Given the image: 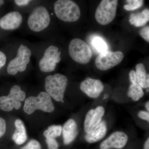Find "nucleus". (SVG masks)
Returning a JSON list of instances; mask_svg holds the SVG:
<instances>
[{
	"instance_id": "obj_1",
	"label": "nucleus",
	"mask_w": 149,
	"mask_h": 149,
	"mask_svg": "<svg viewBox=\"0 0 149 149\" xmlns=\"http://www.w3.org/2000/svg\"><path fill=\"white\" fill-rule=\"evenodd\" d=\"M68 82L67 77L63 74L56 73L48 75L45 83L46 93L56 101L63 102Z\"/></svg>"
},
{
	"instance_id": "obj_2",
	"label": "nucleus",
	"mask_w": 149,
	"mask_h": 149,
	"mask_svg": "<svg viewBox=\"0 0 149 149\" xmlns=\"http://www.w3.org/2000/svg\"><path fill=\"white\" fill-rule=\"evenodd\" d=\"M54 10L58 18L65 22H74L80 18V8L73 1L58 0L55 3Z\"/></svg>"
},
{
	"instance_id": "obj_3",
	"label": "nucleus",
	"mask_w": 149,
	"mask_h": 149,
	"mask_svg": "<svg viewBox=\"0 0 149 149\" xmlns=\"http://www.w3.org/2000/svg\"><path fill=\"white\" fill-rule=\"evenodd\" d=\"M24 111L27 114H31L36 110L52 113L55 107L50 96L45 92H42L37 97L31 96L26 99L24 102Z\"/></svg>"
},
{
	"instance_id": "obj_4",
	"label": "nucleus",
	"mask_w": 149,
	"mask_h": 149,
	"mask_svg": "<svg viewBox=\"0 0 149 149\" xmlns=\"http://www.w3.org/2000/svg\"><path fill=\"white\" fill-rule=\"evenodd\" d=\"M68 52L70 57L80 64H87L93 56L92 51L88 44L83 40L75 38L70 43Z\"/></svg>"
},
{
	"instance_id": "obj_5",
	"label": "nucleus",
	"mask_w": 149,
	"mask_h": 149,
	"mask_svg": "<svg viewBox=\"0 0 149 149\" xmlns=\"http://www.w3.org/2000/svg\"><path fill=\"white\" fill-rule=\"evenodd\" d=\"M25 98L26 94L20 86L13 85L8 95L0 97V109L5 111H11L14 108L18 110L21 107V102L24 101Z\"/></svg>"
},
{
	"instance_id": "obj_6",
	"label": "nucleus",
	"mask_w": 149,
	"mask_h": 149,
	"mask_svg": "<svg viewBox=\"0 0 149 149\" xmlns=\"http://www.w3.org/2000/svg\"><path fill=\"white\" fill-rule=\"evenodd\" d=\"M118 1L102 0L99 4L95 13L98 23L102 25L109 24L116 15Z\"/></svg>"
},
{
	"instance_id": "obj_7",
	"label": "nucleus",
	"mask_w": 149,
	"mask_h": 149,
	"mask_svg": "<svg viewBox=\"0 0 149 149\" xmlns=\"http://www.w3.org/2000/svg\"><path fill=\"white\" fill-rule=\"evenodd\" d=\"M50 22V16L47 10L43 6L35 8L27 20L29 28L32 31L39 32L45 29Z\"/></svg>"
},
{
	"instance_id": "obj_8",
	"label": "nucleus",
	"mask_w": 149,
	"mask_h": 149,
	"mask_svg": "<svg viewBox=\"0 0 149 149\" xmlns=\"http://www.w3.org/2000/svg\"><path fill=\"white\" fill-rule=\"evenodd\" d=\"M31 51L27 46L20 45L15 58L10 62L7 67V72L11 75H15L18 72H23L30 62Z\"/></svg>"
},
{
	"instance_id": "obj_9",
	"label": "nucleus",
	"mask_w": 149,
	"mask_h": 149,
	"mask_svg": "<svg viewBox=\"0 0 149 149\" xmlns=\"http://www.w3.org/2000/svg\"><path fill=\"white\" fill-rule=\"evenodd\" d=\"M124 54L120 51H107L100 53L96 58L95 64L100 70L105 71L116 66L122 61Z\"/></svg>"
},
{
	"instance_id": "obj_10",
	"label": "nucleus",
	"mask_w": 149,
	"mask_h": 149,
	"mask_svg": "<svg viewBox=\"0 0 149 149\" xmlns=\"http://www.w3.org/2000/svg\"><path fill=\"white\" fill-rule=\"evenodd\" d=\"M61 52L55 46H49L45 51L44 56L39 62L40 70L43 72L53 71L56 64L61 60Z\"/></svg>"
},
{
	"instance_id": "obj_11",
	"label": "nucleus",
	"mask_w": 149,
	"mask_h": 149,
	"mask_svg": "<svg viewBox=\"0 0 149 149\" xmlns=\"http://www.w3.org/2000/svg\"><path fill=\"white\" fill-rule=\"evenodd\" d=\"M80 89L88 97L96 99L102 93L104 85L101 80L87 77L81 83Z\"/></svg>"
},
{
	"instance_id": "obj_12",
	"label": "nucleus",
	"mask_w": 149,
	"mask_h": 149,
	"mask_svg": "<svg viewBox=\"0 0 149 149\" xmlns=\"http://www.w3.org/2000/svg\"><path fill=\"white\" fill-rule=\"evenodd\" d=\"M127 134L122 131L112 133L100 145V149H120L125 146L128 141Z\"/></svg>"
},
{
	"instance_id": "obj_13",
	"label": "nucleus",
	"mask_w": 149,
	"mask_h": 149,
	"mask_svg": "<svg viewBox=\"0 0 149 149\" xmlns=\"http://www.w3.org/2000/svg\"><path fill=\"white\" fill-rule=\"evenodd\" d=\"M104 113V108L101 106L91 109L87 112L84 122V131L86 134L90 133L101 122Z\"/></svg>"
},
{
	"instance_id": "obj_14",
	"label": "nucleus",
	"mask_w": 149,
	"mask_h": 149,
	"mask_svg": "<svg viewBox=\"0 0 149 149\" xmlns=\"http://www.w3.org/2000/svg\"><path fill=\"white\" fill-rule=\"evenodd\" d=\"M22 21L21 14L17 11L11 12L0 19V27L5 30H14L20 26Z\"/></svg>"
},
{
	"instance_id": "obj_15",
	"label": "nucleus",
	"mask_w": 149,
	"mask_h": 149,
	"mask_svg": "<svg viewBox=\"0 0 149 149\" xmlns=\"http://www.w3.org/2000/svg\"><path fill=\"white\" fill-rule=\"evenodd\" d=\"M62 132L65 145L72 143L78 135V127L76 121L73 119L68 120L63 125Z\"/></svg>"
},
{
	"instance_id": "obj_16",
	"label": "nucleus",
	"mask_w": 149,
	"mask_h": 149,
	"mask_svg": "<svg viewBox=\"0 0 149 149\" xmlns=\"http://www.w3.org/2000/svg\"><path fill=\"white\" fill-rule=\"evenodd\" d=\"M107 132V125L106 122L102 120L90 133L85 136V140L89 143H94L103 139Z\"/></svg>"
},
{
	"instance_id": "obj_17",
	"label": "nucleus",
	"mask_w": 149,
	"mask_h": 149,
	"mask_svg": "<svg viewBox=\"0 0 149 149\" xmlns=\"http://www.w3.org/2000/svg\"><path fill=\"white\" fill-rule=\"evenodd\" d=\"M15 130L12 136V139L15 143L21 145L25 143L27 139V133L24 123L19 119L15 122Z\"/></svg>"
},
{
	"instance_id": "obj_18",
	"label": "nucleus",
	"mask_w": 149,
	"mask_h": 149,
	"mask_svg": "<svg viewBox=\"0 0 149 149\" xmlns=\"http://www.w3.org/2000/svg\"><path fill=\"white\" fill-rule=\"evenodd\" d=\"M149 20V10L145 9L141 13H132L130 15V24L137 27L145 26Z\"/></svg>"
},
{
	"instance_id": "obj_19",
	"label": "nucleus",
	"mask_w": 149,
	"mask_h": 149,
	"mask_svg": "<svg viewBox=\"0 0 149 149\" xmlns=\"http://www.w3.org/2000/svg\"><path fill=\"white\" fill-rule=\"evenodd\" d=\"M136 74L137 81L143 89H147L149 87V75L146 70V68L143 63L136 65Z\"/></svg>"
},
{
	"instance_id": "obj_20",
	"label": "nucleus",
	"mask_w": 149,
	"mask_h": 149,
	"mask_svg": "<svg viewBox=\"0 0 149 149\" xmlns=\"http://www.w3.org/2000/svg\"><path fill=\"white\" fill-rule=\"evenodd\" d=\"M143 88L139 83H131L128 90L127 95L134 102L139 100L144 96Z\"/></svg>"
},
{
	"instance_id": "obj_21",
	"label": "nucleus",
	"mask_w": 149,
	"mask_h": 149,
	"mask_svg": "<svg viewBox=\"0 0 149 149\" xmlns=\"http://www.w3.org/2000/svg\"><path fill=\"white\" fill-rule=\"evenodd\" d=\"M62 127L61 125H52L49 126L48 129L44 131V136L46 137L54 138L61 135Z\"/></svg>"
},
{
	"instance_id": "obj_22",
	"label": "nucleus",
	"mask_w": 149,
	"mask_h": 149,
	"mask_svg": "<svg viewBox=\"0 0 149 149\" xmlns=\"http://www.w3.org/2000/svg\"><path fill=\"white\" fill-rule=\"evenodd\" d=\"M92 45L99 53L104 52L107 51V46L105 42L100 37H95L92 40Z\"/></svg>"
},
{
	"instance_id": "obj_23",
	"label": "nucleus",
	"mask_w": 149,
	"mask_h": 149,
	"mask_svg": "<svg viewBox=\"0 0 149 149\" xmlns=\"http://www.w3.org/2000/svg\"><path fill=\"white\" fill-rule=\"evenodd\" d=\"M126 1L128 3L124 6V8L125 10L133 11L138 9L143 6L144 1L143 0H127Z\"/></svg>"
},
{
	"instance_id": "obj_24",
	"label": "nucleus",
	"mask_w": 149,
	"mask_h": 149,
	"mask_svg": "<svg viewBox=\"0 0 149 149\" xmlns=\"http://www.w3.org/2000/svg\"><path fill=\"white\" fill-rule=\"evenodd\" d=\"M20 149H42L40 143L37 140L32 139L28 143Z\"/></svg>"
},
{
	"instance_id": "obj_25",
	"label": "nucleus",
	"mask_w": 149,
	"mask_h": 149,
	"mask_svg": "<svg viewBox=\"0 0 149 149\" xmlns=\"http://www.w3.org/2000/svg\"><path fill=\"white\" fill-rule=\"evenodd\" d=\"M46 142L47 145L48 149H58V143L54 138L46 137Z\"/></svg>"
},
{
	"instance_id": "obj_26",
	"label": "nucleus",
	"mask_w": 149,
	"mask_h": 149,
	"mask_svg": "<svg viewBox=\"0 0 149 149\" xmlns=\"http://www.w3.org/2000/svg\"><path fill=\"white\" fill-rule=\"evenodd\" d=\"M141 37L148 43L149 42V27L146 26L142 28L139 32Z\"/></svg>"
},
{
	"instance_id": "obj_27",
	"label": "nucleus",
	"mask_w": 149,
	"mask_h": 149,
	"mask_svg": "<svg viewBox=\"0 0 149 149\" xmlns=\"http://www.w3.org/2000/svg\"><path fill=\"white\" fill-rule=\"evenodd\" d=\"M6 125L5 120L2 118H0V138L2 137L6 131Z\"/></svg>"
},
{
	"instance_id": "obj_28",
	"label": "nucleus",
	"mask_w": 149,
	"mask_h": 149,
	"mask_svg": "<svg viewBox=\"0 0 149 149\" xmlns=\"http://www.w3.org/2000/svg\"><path fill=\"white\" fill-rule=\"evenodd\" d=\"M138 116L141 119L149 122V112L143 110L140 111L138 112Z\"/></svg>"
},
{
	"instance_id": "obj_29",
	"label": "nucleus",
	"mask_w": 149,
	"mask_h": 149,
	"mask_svg": "<svg viewBox=\"0 0 149 149\" xmlns=\"http://www.w3.org/2000/svg\"><path fill=\"white\" fill-rule=\"evenodd\" d=\"M129 78L131 83H138L135 70H132L129 73Z\"/></svg>"
},
{
	"instance_id": "obj_30",
	"label": "nucleus",
	"mask_w": 149,
	"mask_h": 149,
	"mask_svg": "<svg viewBox=\"0 0 149 149\" xmlns=\"http://www.w3.org/2000/svg\"><path fill=\"white\" fill-rule=\"evenodd\" d=\"M6 61V57L3 53L0 51V70L4 66Z\"/></svg>"
},
{
	"instance_id": "obj_31",
	"label": "nucleus",
	"mask_w": 149,
	"mask_h": 149,
	"mask_svg": "<svg viewBox=\"0 0 149 149\" xmlns=\"http://www.w3.org/2000/svg\"><path fill=\"white\" fill-rule=\"evenodd\" d=\"M31 1H32L30 0H15L14 1L15 4L19 6H27Z\"/></svg>"
},
{
	"instance_id": "obj_32",
	"label": "nucleus",
	"mask_w": 149,
	"mask_h": 149,
	"mask_svg": "<svg viewBox=\"0 0 149 149\" xmlns=\"http://www.w3.org/2000/svg\"><path fill=\"white\" fill-rule=\"evenodd\" d=\"M144 149H149V139H147L144 144Z\"/></svg>"
},
{
	"instance_id": "obj_33",
	"label": "nucleus",
	"mask_w": 149,
	"mask_h": 149,
	"mask_svg": "<svg viewBox=\"0 0 149 149\" xmlns=\"http://www.w3.org/2000/svg\"><path fill=\"white\" fill-rule=\"evenodd\" d=\"M146 108L147 111L149 112V102L148 101H147L146 103Z\"/></svg>"
},
{
	"instance_id": "obj_34",
	"label": "nucleus",
	"mask_w": 149,
	"mask_h": 149,
	"mask_svg": "<svg viewBox=\"0 0 149 149\" xmlns=\"http://www.w3.org/2000/svg\"><path fill=\"white\" fill-rule=\"evenodd\" d=\"M4 3V1H3L0 0V7L3 6Z\"/></svg>"
},
{
	"instance_id": "obj_35",
	"label": "nucleus",
	"mask_w": 149,
	"mask_h": 149,
	"mask_svg": "<svg viewBox=\"0 0 149 149\" xmlns=\"http://www.w3.org/2000/svg\"><path fill=\"white\" fill-rule=\"evenodd\" d=\"M146 91L147 92H149V88H147Z\"/></svg>"
}]
</instances>
